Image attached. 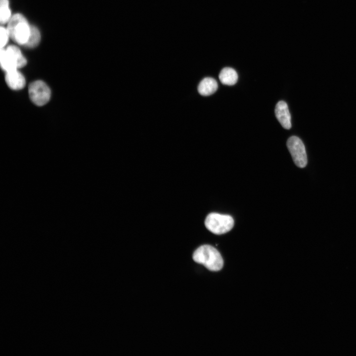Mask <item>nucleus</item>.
<instances>
[{
	"instance_id": "obj_10",
	"label": "nucleus",
	"mask_w": 356,
	"mask_h": 356,
	"mask_svg": "<svg viewBox=\"0 0 356 356\" xmlns=\"http://www.w3.org/2000/svg\"><path fill=\"white\" fill-rule=\"evenodd\" d=\"M219 78L223 85L232 86L237 82L238 75L234 69L225 67L220 72Z\"/></svg>"
},
{
	"instance_id": "obj_2",
	"label": "nucleus",
	"mask_w": 356,
	"mask_h": 356,
	"mask_svg": "<svg viewBox=\"0 0 356 356\" xmlns=\"http://www.w3.org/2000/svg\"><path fill=\"white\" fill-rule=\"evenodd\" d=\"M31 27L22 14L17 13L8 21L7 29L13 41L19 44L25 45L30 36Z\"/></svg>"
},
{
	"instance_id": "obj_12",
	"label": "nucleus",
	"mask_w": 356,
	"mask_h": 356,
	"mask_svg": "<svg viewBox=\"0 0 356 356\" xmlns=\"http://www.w3.org/2000/svg\"><path fill=\"white\" fill-rule=\"evenodd\" d=\"M40 40L41 34L39 30L36 27L31 26L30 36L25 45L31 48L35 47L39 44Z\"/></svg>"
},
{
	"instance_id": "obj_11",
	"label": "nucleus",
	"mask_w": 356,
	"mask_h": 356,
	"mask_svg": "<svg viewBox=\"0 0 356 356\" xmlns=\"http://www.w3.org/2000/svg\"><path fill=\"white\" fill-rule=\"evenodd\" d=\"M11 12L9 6L8 0H0V21L2 24L8 23L10 19Z\"/></svg>"
},
{
	"instance_id": "obj_5",
	"label": "nucleus",
	"mask_w": 356,
	"mask_h": 356,
	"mask_svg": "<svg viewBox=\"0 0 356 356\" xmlns=\"http://www.w3.org/2000/svg\"><path fill=\"white\" fill-rule=\"evenodd\" d=\"M287 147L295 165L301 168L307 164V156L305 145L302 141L296 136H292L287 141Z\"/></svg>"
},
{
	"instance_id": "obj_7",
	"label": "nucleus",
	"mask_w": 356,
	"mask_h": 356,
	"mask_svg": "<svg viewBox=\"0 0 356 356\" xmlns=\"http://www.w3.org/2000/svg\"><path fill=\"white\" fill-rule=\"evenodd\" d=\"M275 116L282 127L289 130L291 128V115L287 103L284 101L277 103L275 108Z\"/></svg>"
},
{
	"instance_id": "obj_3",
	"label": "nucleus",
	"mask_w": 356,
	"mask_h": 356,
	"mask_svg": "<svg viewBox=\"0 0 356 356\" xmlns=\"http://www.w3.org/2000/svg\"><path fill=\"white\" fill-rule=\"evenodd\" d=\"M0 61L1 67L5 72L18 69L27 63L20 50L15 45H10L6 49L1 48Z\"/></svg>"
},
{
	"instance_id": "obj_6",
	"label": "nucleus",
	"mask_w": 356,
	"mask_h": 356,
	"mask_svg": "<svg viewBox=\"0 0 356 356\" xmlns=\"http://www.w3.org/2000/svg\"><path fill=\"white\" fill-rule=\"evenodd\" d=\"M29 94L33 103L37 105L42 106L49 100L50 90L45 83L41 81H37L30 85Z\"/></svg>"
},
{
	"instance_id": "obj_4",
	"label": "nucleus",
	"mask_w": 356,
	"mask_h": 356,
	"mask_svg": "<svg viewBox=\"0 0 356 356\" xmlns=\"http://www.w3.org/2000/svg\"><path fill=\"white\" fill-rule=\"evenodd\" d=\"M234 225L232 217L228 215L211 213L206 218L205 225L211 232L222 234L230 231Z\"/></svg>"
},
{
	"instance_id": "obj_8",
	"label": "nucleus",
	"mask_w": 356,
	"mask_h": 356,
	"mask_svg": "<svg viewBox=\"0 0 356 356\" xmlns=\"http://www.w3.org/2000/svg\"><path fill=\"white\" fill-rule=\"evenodd\" d=\"M5 79L7 86L14 90L23 89L26 84L24 77L17 69L6 72Z\"/></svg>"
},
{
	"instance_id": "obj_1",
	"label": "nucleus",
	"mask_w": 356,
	"mask_h": 356,
	"mask_svg": "<svg viewBox=\"0 0 356 356\" xmlns=\"http://www.w3.org/2000/svg\"><path fill=\"white\" fill-rule=\"evenodd\" d=\"M192 258L194 261L204 265L211 271H219L223 265V261L220 252L209 245L199 247L194 252Z\"/></svg>"
},
{
	"instance_id": "obj_13",
	"label": "nucleus",
	"mask_w": 356,
	"mask_h": 356,
	"mask_svg": "<svg viewBox=\"0 0 356 356\" xmlns=\"http://www.w3.org/2000/svg\"><path fill=\"white\" fill-rule=\"evenodd\" d=\"M0 47L3 48V47L6 45L7 44L8 38L10 37L9 33L8 32V30L7 28H5L3 27H1L0 30Z\"/></svg>"
},
{
	"instance_id": "obj_9",
	"label": "nucleus",
	"mask_w": 356,
	"mask_h": 356,
	"mask_svg": "<svg viewBox=\"0 0 356 356\" xmlns=\"http://www.w3.org/2000/svg\"><path fill=\"white\" fill-rule=\"evenodd\" d=\"M218 85L215 79L206 77L199 84L198 91L199 94L203 96H208L213 94L218 89Z\"/></svg>"
}]
</instances>
